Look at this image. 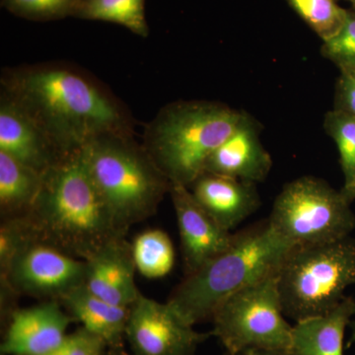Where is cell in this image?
I'll list each match as a JSON object with an SVG mask.
<instances>
[{
  "label": "cell",
  "instance_id": "cell-18",
  "mask_svg": "<svg viewBox=\"0 0 355 355\" xmlns=\"http://www.w3.org/2000/svg\"><path fill=\"white\" fill-rule=\"evenodd\" d=\"M60 302L85 330L102 338L110 349L121 350L130 307L111 304L91 293L84 286L70 292Z\"/></svg>",
  "mask_w": 355,
  "mask_h": 355
},
{
  "label": "cell",
  "instance_id": "cell-26",
  "mask_svg": "<svg viewBox=\"0 0 355 355\" xmlns=\"http://www.w3.org/2000/svg\"><path fill=\"white\" fill-rule=\"evenodd\" d=\"M107 347L102 338L81 327L69 334L62 345L48 355H103Z\"/></svg>",
  "mask_w": 355,
  "mask_h": 355
},
{
  "label": "cell",
  "instance_id": "cell-4",
  "mask_svg": "<svg viewBox=\"0 0 355 355\" xmlns=\"http://www.w3.org/2000/svg\"><path fill=\"white\" fill-rule=\"evenodd\" d=\"M244 114L218 102L169 103L147 123L141 144L170 183L189 188Z\"/></svg>",
  "mask_w": 355,
  "mask_h": 355
},
{
  "label": "cell",
  "instance_id": "cell-31",
  "mask_svg": "<svg viewBox=\"0 0 355 355\" xmlns=\"http://www.w3.org/2000/svg\"><path fill=\"white\" fill-rule=\"evenodd\" d=\"M103 355H127V354H123V352H121V350L111 349V352H105V354Z\"/></svg>",
  "mask_w": 355,
  "mask_h": 355
},
{
  "label": "cell",
  "instance_id": "cell-20",
  "mask_svg": "<svg viewBox=\"0 0 355 355\" xmlns=\"http://www.w3.org/2000/svg\"><path fill=\"white\" fill-rule=\"evenodd\" d=\"M74 17L113 23L141 38L149 36L146 0H81Z\"/></svg>",
  "mask_w": 355,
  "mask_h": 355
},
{
  "label": "cell",
  "instance_id": "cell-24",
  "mask_svg": "<svg viewBox=\"0 0 355 355\" xmlns=\"http://www.w3.org/2000/svg\"><path fill=\"white\" fill-rule=\"evenodd\" d=\"M80 3L81 0H1L8 12L36 22L74 17Z\"/></svg>",
  "mask_w": 355,
  "mask_h": 355
},
{
  "label": "cell",
  "instance_id": "cell-19",
  "mask_svg": "<svg viewBox=\"0 0 355 355\" xmlns=\"http://www.w3.org/2000/svg\"><path fill=\"white\" fill-rule=\"evenodd\" d=\"M43 179L41 173L0 151L1 220L27 216L39 197Z\"/></svg>",
  "mask_w": 355,
  "mask_h": 355
},
{
  "label": "cell",
  "instance_id": "cell-9",
  "mask_svg": "<svg viewBox=\"0 0 355 355\" xmlns=\"http://www.w3.org/2000/svg\"><path fill=\"white\" fill-rule=\"evenodd\" d=\"M85 277V261L46 241L29 223L19 246L0 268L1 288L46 300H62L83 286Z\"/></svg>",
  "mask_w": 355,
  "mask_h": 355
},
{
  "label": "cell",
  "instance_id": "cell-21",
  "mask_svg": "<svg viewBox=\"0 0 355 355\" xmlns=\"http://www.w3.org/2000/svg\"><path fill=\"white\" fill-rule=\"evenodd\" d=\"M130 247L137 272L146 279H162L174 268V246L161 229L144 231L133 239Z\"/></svg>",
  "mask_w": 355,
  "mask_h": 355
},
{
  "label": "cell",
  "instance_id": "cell-16",
  "mask_svg": "<svg viewBox=\"0 0 355 355\" xmlns=\"http://www.w3.org/2000/svg\"><path fill=\"white\" fill-rule=\"evenodd\" d=\"M193 198L225 230L237 227L260 207L256 184L203 172L189 187Z\"/></svg>",
  "mask_w": 355,
  "mask_h": 355
},
{
  "label": "cell",
  "instance_id": "cell-7",
  "mask_svg": "<svg viewBox=\"0 0 355 355\" xmlns=\"http://www.w3.org/2000/svg\"><path fill=\"white\" fill-rule=\"evenodd\" d=\"M342 191L324 180L304 176L287 183L273 202L268 221L294 246L342 240L355 228V216Z\"/></svg>",
  "mask_w": 355,
  "mask_h": 355
},
{
  "label": "cell",
  "instance_id": "cell-32",
  "mask_svg": "<svg viewBox=\"0 0 355 355\" xmlns=\"http://www.w3.org/2000/svg\"><path fill=\"white\" fill-rule=\"evenodd\" d=\"M345 1L349 2L350 6H352V8H355V0H345Z\"/></svg>",
  "mask_w": 355,
  "mask_h": 355
},
{
  "label": "cell",
  "instance_id": "cell-8",
  "mask_svg": "<svg viewBox=\"0 0 355 355\" xmlns=\"http://www.w3.org/2000/svg\"><path fill=\"white\" fill-rule=\"evenodd\" d=\"M212 336L228 355L248 349L291 352L292 329L282 310L277 275L233 294L214 312Z\"/></svg>",
  "mask_w": 355,
  "mask_h": 355
},
{
  "label": "cell",
  "instance_id": "cell-14",
  "mask_svg": "<svg viewBox=\"0 0 355 355\" xmlns=\"http://www.w3.org/2000/svg\"><path fill=\"white\" fill-rule=\"evenodd\" d=\"M260 135L261 125L245 112L235 132L210 155L205 172L254 184L265 181L272 170V159Z\"/></svg>",
  "mask_w": 355,
  "mask_h": 355
},
{
  "label": "cell",
  "instance_id": "cell-10",
  "mask_svg": "<svg viewBox=\"0 0 355 355\" xmlns=\"http://www.w3.org/2000/svg\"><path fill=\"white\" fill-rule=\"evenodd\" d=\"M212 336L184 321L169 303L140 294L130 307L125 338L132 355H193Z\"/></svg>",
  "mask_w": 355,
  "mask_h": 355
},
{
  "label": "cell",
  "instance_id": "cell-13",
  "mask_svg": "<svg viewBox=\"0 0 355 355\" xmlns=\"http://www.w3.org/2000/svg\"><path fill=\"white\" fill-rule=\"evenodd\" d=\"M0 151L43 175L64 156L31 114L2 91Z\"/></svg>",
  "mask_w": 355,
  "mask_h": 355
},
{
  "label": "cell",
  "instance_id": "cell-23",
  "mask_svg": "<svg viewBox=\"0 0 355 355\" xmlns=\"http://www.w3.org/2000/svg\"><path fill=\"white\" fill-rule=\"evenodd\" d=\"M324 130L338 147L343 186H347L355 179V116L333 109L324 114Z\"/></svg>",
  "mask_w": 355,
  "mask_h": 355
},
{
  "label": "cell",
  "instance_id": "cell-28",
  "mask_svg": "<svg viewBox=\"0 0 355 355\" xmlns=\"http://www.w3.org/2000/svg\"><path fill=\"white\" fill-rule=\"evenodd\" d=\"M237 355H292L291 352L270 349H248Z\"/></svg>",
  "mask_w": 355,
  "mask_h": 355
},
{
  "label": "cell",
  "instance_id": "cell-12",
  "mask_svg": "<svg viewBox=\"0 0 355 355\" xmlns=\"http://www.w3.org/2000/svg\"><path fill=\"white\" fill-rule=\"evenodd\" d=\"M169 195L177 217L184 275H189L223 252L233 234L198 205L187 187L171 184Z\"/></svg>",
  "mask_w": 355,
  "mask_h": 355
},
{
  "label": "cell",
  "instance_id": "cell-6",
  "mask_svg": "<svg viewBox=\"0 0 355 355\" xmlns=\"http://www.w3.org/2000/svg\"><path fill=\"white\" fill-rule=\"evenodd\" d=\"M284 315L299 322L330 312L355 284V239L296 246L277 273Z\"/></svg>",
  "mask_w": 355,
  "mask_h": 355
},
{
  "label": "cell",
  "instance_id": "cell-3",
  "mask_svg": "<svg viewBox=\"0 0 355 355\" xmlns=\"http://www.w3.org/2000/svg\"><path fill=\"white\" fill-rule=\"evenodd\" d=\"M294 247L268 219L244 229L216 258L184 275L167 302L191 326L211 319L233 294L279 273Z\"/></svg>",
  "mask_w": 355,
  "mask_h": 355
},
{
  "label": "cell",
  "instance_id": "cell-27",
  "mask_svg": "<svg viewBox=\"0 0 355 355\" xmlns=\"http://www.w3.org/2000/svg\"><path fill=\"white\" fill-rule=\"evenodd\" d=\"M334 110L355 116V74L340 73L336 83Z\"/></svg>",
  "mask_w": 355,
  "mask_h": 355
},
{
  "label": "cell",
  "instance_id": "cell-30",
  "mask_svg": "<svg viewBox=\"0 0 355 355\" xmlns=\"http://www.w3.org/2000/svg\"><path fill=\"white\" fill-rule=\"evenodd\" d=\"M350 327H352V335H350L349 342H347V347L355 345V321L350 323Z\"/></svg>",
  "mask_w": 355,
  "mask_h": 355
},
{
  "label": "cell",
  "instance_id": "cell-29",
  "mask_svg": "<svg viewBox=\"0 0 355 355\" xmlns=\"http://www.w3.org/2000/svg\"><path fill=\"white\" fill-rule=\"evenodd\" d=\"M340 191L345 200L349 203H352L355 200V179L347 186H343Z\"/></svg>",
  "mask_w": 355,
  "mask_h": 355
},
{
  "label": "cell",
  "instance_id": "cell-11",
  "mask_svg": "<svg viewBox=\"0 0 355 355\" xmlns=\"http://www.w3.org/2000/svg\"><path fill=\"white\" fill-rule=\"evenodd\" d=\"M74 322L60 301L15 309L6 322L1 355H48L58 349Z\"/></svg>",
  "mask_w": 355,
  "mask_h": 355
},
{
  "label": "cell",
  "instance_id": "cell-5",
  "mask_svg": "<svg viewBox=\"0 0 355 355\" xmlns=\"http://www.w3.org/2000/svg\"><path fill=\"white\" fill-rule=\"evenodd\" d=\"M89 172L125 234L153 216L169 193V180L133 135H104L83 148Z\"/></svg>",
  "mask_w": 355,
  "mask_h": 355
},
{
  "label": "cell",
  "instance_id": "cell-25",
  "mask_svg": "<svg viewBox=\"0 0 355 355\" xmlns=\"http://www.w3.org/2000/svg\"><path fill=\"white\" fill-rule=\"evenodd\" d=\"M321 55L333 62L340 73L355 74V8L347 9L342 28L323 42Z\"/></svg>",
  "mask_w": 355,
  "mask_h": 355
},
{
  "label": "cell",
  "instance_id": "cell-17",
  "mask_svg": "<svg viewBox=\"0 0 355 355\" xmlns=\"http://www.w3.org/2000/svg\"><path fill=\"white\" fill-rule=\"evenodd\" d=\"M355 315V300L345 297L327 314L296 322L292 329V355H343L347 327Z\"/></svg>",
  "mask_w": 355,
  "mask_h": 355
},
{
  "label": "cell",
  "instance_id": "cell-15",
  "mask_svg": "<svg viewBox=\"0 0 355 355\" xmlns=\"http://www.w3.org/2000/svg\"><path fill=\"white\" fill-rule=\"evenodd\" d=\"M85 261L86 289L111 304L121 307L135 304L141 293L135 284L137 268L125 237L105 245Z\"/></svg>",
  "mask_w": 355,
  "mask_h": 355
},
{
  "label": "cell",
  "instance_id": "cell-2",
  "mask_svg": "<svg viewBox=\"0 0 355 355\" xmlns=\"http://www.w3.org/2000/svg\"><path fill=\"white\" fill-rule=\"evenodd\" d=\"M25 218L37 234L84 261L127 235L96 186L83 149L65 154L44 173L39 197Z\"/></svg>",
  "mask_w": 355,
  "mask_h": 355
},
{
  "label": "cell",
  "instance_id": "cell-1",
  "mask_svg": "<svg viewBox=\"0 0 355 355\" xmlns=\"http://www.w3.org/2000/svg\"><path fill=\"white\" fill-rule=\"evenodd\" d=\"M0 91L15 100L48 133L62 155L104 135H133L130 110L92 74L67 62L2 70Z\"/></svg>",
  "mask_w": 355,
  "mask_h": 355
},
{
  "label": "cell",
  "instance_id": "cell-22",
  "mask_svg": "<svg viewBox=\"0 0 355 355\" xmlns=\"http://www.w3.org/2000/svg\"><path fill=\"white\" fill-rule=\"evenodd\" d=\"M289 6L322 42L331 38L342 28L347 18V9L343 8L338 0H286Z\"/></svg>",
  "mask_w": 355,
  "mask_h": 355
}]
</instances>
